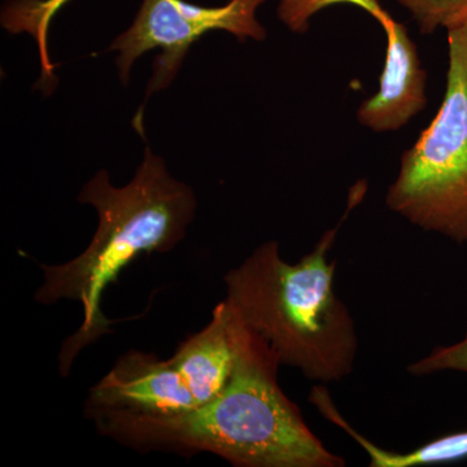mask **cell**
<instances>
[{
	"instance_id": "cell-6",
	"label": "cell",
	"mask_w": 467,
	"mask_h": 467,
	"mask_svg": "<svg viewBox=\"0 0 467 467\" xmlns=\"http://www.w3.org/2000/svg\"><path fill=\"white\" fill-rule=\"evenodd\" d=\"M266 0H230L221 7H201L184 0H143L137 17L126 32L109 46L116 51V64L122 84L128 85L131 67L146 52L160 48L147 88L146 100L153 92L167 88L182 67L193 43L213 30L263 41L266 30L256 18Z\"/></svg>"
},
{
	"instance_id": "cell-2",
	"label": "cell",
	"mask_w": 467,
	"mask_h": 467,
	"mask_svg": "<svg viewBox=\"0 0 467 467\" xmlns=\"http://www.w3.org/2000/svg\"><path fill=\"white\" fill-rule=\"evenodd\" d=\"M97 209L99 223L90 244L76 259L42 265L43 284L36 300L52 306L78 301L82 322L58 355L61 376H69L77 356L103 335L113 321L103 313L104 291L140 254L173 250L195 216L196 199L187 184L174 180L164 160L147 147L133 180L126 186L110 183L107 171H98L78 196Z\"/></svg>"
},
{
	"instance_id": "cell-7",
	"label": "cell",
	"mask_w": 467,
	"mask_h": 467,
	"mask_svg": "<svg viewBox=\"0 0 467 467\" xmlns=\"http://www.w3.org/2000/svg\"><path fill=\"white\" fill-rule=\"evenodd\" d=\"M386 32V63L379 91L359 106V124L378 133L398 130L425 109L426 72L420 67L407 27L391 16L380 24Z\"/></svg>"
},
{
	"instance_id": "cell-8",
	"label": "cell",
	"mask_w": 467,
	"mask_h": 467,
	"mask_svg": "<svg viewBox=\"0 0 467 467\" xmlns=\"http://www.w3.org/2000/svg\"><path fill=\"white\" fill-rule=\"evenodd\" d=\"M309 400L326 420L344 430L362 450L367 451L368 465L371 467L431 466L460 462L467 459V431L451 432L426 442L416 450L399 453V451L383 450L376 442L368 441L364 435L356 431L335 407L330 393L324 386L315 387L310 393Z\"/></svg>"
},
{
	"instance_id": "cell-10",
	"label": "cell",
	"mask_w": 467,
	"mask_h": 467,
	"mask_svg": "<svg viewBox=\"0 0 467 467\" xmlns=\"http://www.w3.org/2000/svg\"><path fill=\"white\" fill-rule=\"evenodd\" d=\"M337 3L358 5L368 12L379 24H383L389 17L377 0H281L278 17L285 26L290 27L292 32L304 33L308 29L309 18L316 12Z\"/></svg>"
},
{
	"instance_id": "cell-1",
	"label": "cell",
	"mask_w": 467,
	"mask_h": 467,
	"mask_svg": "<svg viewBox=\"0 0 467 467\" xmlns=\"http://www.w3.org/2000/svg\"><path fill=\"white\" fill-rule=\"evenodd\" d=\"M279 367L245 327L232 379L213 400L173 416L109 414L92 420L100 434L138 450L209 451L241 467L346 466L282 391Z\"/></svg>"
},
{
	"instance_id": "cell-4",
	"label": "cell",
	"mask_w": 467,
	"mask_h": 467,
	"mask_svg": "<svg viewBox=\"0 0 467 467\" xmlns=\"http://www.w3.org/2000/svg\"><path fill=\"white\" fill-rule=\"evenodd\" d=\"M245 327L225 301L211 321L181 344L171 358L130 350L88 393L86 413L173 416L213 400L232 379Z\"/></svg>"
},
{
	"instance_id": "cell-3",
	"label": "cell",
	"mask_w": 467,
	"mask_h": 467,
	"mask_svg": "<svg viewBox=\"0 0 467 467\" xmlns=\"http://www.w3.org/2000/svg\"><path fill=\"white\" fill-rule=\"evenodd\" d=\"M340 225L326 232L297 263L266 242L223 278L229 308L279 364L306 379L337 383L349 376L358 337L348 306L334 288L337 261L328 259Z\"/></svg>"
},
{
	"instance_id": "cell-9",
	"label": "cell",
	"mask_w": 467,
	"mask_h": 467,
	"mask_svg": "<svg viewBox=\"0 0 467 467\" xmlns=\"http://www.w3.org/2000/svg\"><path fill=\"white\" fill-rule=\"evenodd\" d=\"M70 0H9L2 11V26L12 34H30L36 42L41 60L42 79L46 92L57 84L54 64L48 55V30L57 16Z\"/></svg>"
},
{
	"instance_id": "cell-11",
	"label": "cell",
	"mask_w": 467,
	"mask_h": 467,
	"mask_svg": "<svg viewBox=\"0 0 467 467\" xmlns=\"http://www.w3.org/2000/svg\"><path fill=\"white\" fill-rule=\"evenodd\" d=\"M410 12L420 32L432 34L438 27H450L467 17V0H398Z\"/></svg>"
},
{
	"instance_id": "cell-12",
	"label": "cell",
	"mask_w": 467,
	"mask_h": 467,
	"mask_svg": "<svg viewBox=\"0 0 467 467\" xmlns=\"http://www.w3.org/2000/svg\"><path fill=\"white\" fill-rule=\"evenodd\" d=\"M442 371L467 374V333L459 342L451 346L436 347L425 358L409 365L411 376L425 377Z\"/></svg>"
},
{
	"instance_id": "cell-5",
	"label": "cell",
	"mask_w": 467,
	"mask_h": 467,
	"mask_svg": "<svg viewBox=\"0 0 467 467\" xmlns=\"http://www.w3.org/2000/svg\"><path fill=\"white\" fill-rule=\"evenodd\" d=\"M450 67L439 112L401 158L387 207L467 244V17L448 27Z\"/></svg>"
}]
</instances>
